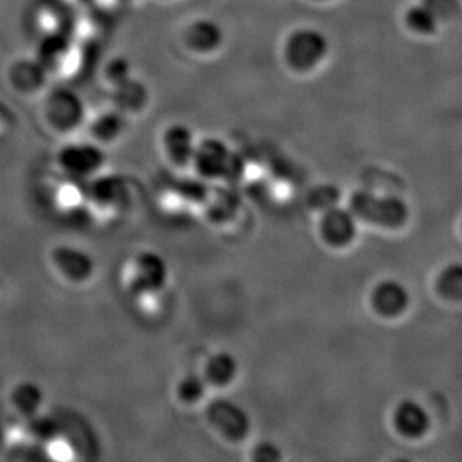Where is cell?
Returning <instances> with one entry per match:
<instances>
[{"mask_svg": "<svg viewBox=\"0 0 462 462\" xmlns=\"http://www.w3.org/2000/svg\"><path fill=\"white\" fill-rule=\"evenodd\" d=\"M248 462H284L282 450L273 441L260 440L251 446Z\"/></svg>", "mask_w": 462, "mask_h": 462, "instance_id": "obj_14", "label": "cell"}, {"mask_svg": "<svg viewBox=\"0 0 462 462\" xmlns=\"http://www.w3.org/2000/svg\"><path fill=\"white\" fill-rule=\"evenodd\" d=\"M422 4L427 5L428 8L436 14L439 20L448 17V15H455L458 9L457 0H423Z\"/></svg>", "mask_w": 462, "mask_h": 462, "instance_id": "obj_15", "label": "cell"}, {"mask_svg": "<svg viewBox=\"0 0 462 462\" xmlns=\"http://www.w3.org/2000/svg\"><path fill=\"white\" fill-rule=\"evenodd\" d=\"M205 420L215 436L230 446L244 445L253 436L254 422L248 411L226 396L208 400Z\"/></svg>", "mask_w": 462, "mask_h": 462, "instance_id": "obj_1", "label": "cell"}, {"mask_svg": "<svg viewBox=\"0 0 462 462\" xmlns=\"http://www.w3.org/2000/svg\"><path fill=\"white\" fill-rule=\"evenodd\" d=\"M223 33L218 24L209 22V20H201L189 26L187 32L188 45L196 51H210L217 49L221 44Z\"/></svg>", "mask_w": 462, "mask_h": 462, "instance_id": "obj_10", "label": "cell"}, {"mask_svg": "<svg viewBox=\"0 0 462 462\" xmlns=\"http://www.w3.org/2000/svg\"><path fill=\"white\" fill-rule=\"evenodd\" d=\"M210 393L212 392L201 377L200 373L182 374L174 383V400L183 409L192 410L205 407Z\"/></svg>", "mask_w": 462, "mask_h": 462, "instance_id": "obj_8", "label": "cell"}, {"mask_svg": "<svg viewBox=\"0 0 462 462\" xmlns=\"http://www.w3.org/2000/svg\"><path fill=\"white\" fill-rule=\"evenodd\" d=\"M407 291L396 281H384L374 291V303L382 312L395 314L407 305Z\"/></svg>", "mask_w": 462, "mask_h": 462, "instance_id": "obj_11", "label": "cell"}, {"mask_svg": "<svg viewBox=\"0 0 462 462\" xmlns=\"http://www.w3.org/2000/svg\"><path fill=\"white\" fill-rule=\"evenodd\" d=\"M242 366L233 353L218 350L208 356L201 366V377L210 392H226L235 386L240 378Z\"/></svg>", "mask_w": 462, "mask_h": 462, "instance_id": "obj_4", "label": "cell"}, {"mask_svg": "<svg viewBox=\"0 0 462 462\" xmlns=\"http://www.w3.org/2000/svg\"><path fill=\"white\" fill-rule=\"evenodd\" d=\"M328 40L317 29L303 27L294 31L284 44L285 60L299 71H308L321 62L328 53Z\"/></svg>", "mask_w": 462, "mask_h": 462, "instance_id": "obj_3", "label": "cell"}, {"mask_svg": "<svg viewBox=\"0 0 462 462\" xmlns=\"http://www.w3.org/2000/svg\"><path fill=\"white\" fill-rule=\"evenodd\" d=\"M9 402L14 411L22 418L35 419L40 416L41 410L44 407V392L36 383H18L11 391Z\"/></svg>", "mask_w": 462, "mask_h": 462, "instance_id": "obj_9", "label": "cell"}, {"mask_svg": "<svg viewBox=\"0 0 462 462\" xmlns=\"http://www.w3.org/2000/svg\"><path fill=\"white\" fill-rule=\"evenodd\" d=\"M439 18L427 5H414L405 13V23L407 26L413 32L422 33V35H430L437 31L439 26Z\"/></svg>", "mask_w": 462, "mask_h": 462, "instance_id": "obj_13", "label": "cell"}, {"mask_svg": "<svg viewBox=\"0 0 462 462\" xmlns=\"http://www.w3.org/2000/svg\"><path fill=\"white\" fill-rule=\"evenodd\" d=\"M350 210L357 218L384 227H400L409 218L407 205L401 199L377 197L365 191L353 196Z\"/></svg>", "mask_w": 462, "mask_h": 462, "instance_id": "obj_2", "label": "cell"}, {"mask_svg": "<svg viewBox=\"0 0 462 462\" xmlns=\"http://www.w3.org/2000/svg\"><path fill=\"white\" fill-rule=\"evenodd\" d=\"M164 144L169 160H173L176 164L187 165L188 161L192 160L196 151L191 134L188 133L183 126L169 129V133L165 134Z\"/></svg>", "mask_w": 462, "mask_h": 462, "instance_id": "obj_12", "label": "cell"}, {"mask_svg": "<svg viewBox=\"0 0 462 462\" xmlns=\"http://www.w3.org/2000/svg\"><path fill=\"white\" fill-rule=\"evenodd\" d=\"M321 235L328 244L334 246H346L355 239L356 217L351 210L330 208L321 219Z\"/></svg>", "mask_w": 462, "mask_h": 462, "instance_id": "obj_5", "label": "cell"}, {"mask_svg": "<svg viewBox=\"0 0 462 462\" xmlns=\"http://www.w3.org/2000/svg\"><path fill=\"white\" fill-rule=\"evenodd\" d=\"M104 156L99 149L90 144H74L60 152L59 162L65 171L79 176L95 173L103 165Z\"/></svg>", "mask_w": 462, "mask_h": 462, "instance_id": "obj_7", "label": "cell"}, {"mask_svg": "<svg viewBox=\"0 0 462 462\" xmlns=\"http://www.w3.org/2000/svg\"><path fill=\"white\" fill-rule=\"evenodd\" d=\"M133 284L131 291L137 294H149L161 291L165 284V269L155 255H142L133 266Z\"/></svg>", "mask_w": 462, "mask_h": 462, "instance_id": "obj_6", "label": "cell"}]
</instances>
